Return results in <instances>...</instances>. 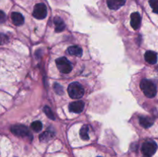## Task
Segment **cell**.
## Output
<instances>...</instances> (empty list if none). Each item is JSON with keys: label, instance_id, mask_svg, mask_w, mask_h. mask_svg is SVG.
<instances>
[{"label": "cell", "instance_id": "20", "mask_svg": "<svg viewBox=\"0 0 158 157\" xmlns=\"http://www.w3.org/2000/svg\"><path fill=\"white\" fill-rule=\"evenodd\" d=\"M8 41H9V38L7 37V35L3 33H0V45L7 43Z\"/></svg>", "mask_w": 158, "mask_h": 157}, {"label": "cell", "instance_id": "9", "mask_svg": "<svg viewBox=\"0 0 158 157\" xmlns=\"http://www.w3.org/2000/svg\"><path fill=\"white\" fill-rule=\"evenodd\" d=\"M107 6L112 10H117L123 6L126 0H107Z\"/></svg>", "mask_w": 158, "mask_h": 157}, {"label": "cell", "instance_id": "15", "mask_svg": "<svg viewBox=\"0 0 158 157\" xmlns=\"http://www.w3.org/2000/svg\"><path fill=\"white\" fill-rule=\"evenodd\" d=\"M53 136L54 134L52 132L46 131V132H44L42 135H40V140L41 142H44L45 143V142H48L50 139H52Z\"/></svg>", "mask_w": 158, "mask_h": 157}, {"label": "cell", "instance_id": "18", "mask_svg": "<svg viewBox=\"0 0 158 157\" xmlns=\"http://www.w3.org/2000/svg\"><path fill=\"white\" fill-rule=\"evenodd\" d=\"M149 3L152 8L153 12L158 13V0H149Z\"/></svg>", "mask_w": 158, "mask_h": 157}, {"label": "cell", "instance_id": "7", "mask_svg": "<svg viewBox=\"0 0 158 157\" xmlns=\"http://www.w3.org/2000/svg\"><path fill=\"white\" fill-rule=\"evenodd\" d=\"M84 103L82 101H77L71 103L69 105V110L74 113H80L84 109Z\"/></svg>", "mask_w": 158, "mask_h": 157}, {"label": "cell", "instance_id": "4", "mask_svg": "<svg viewBox=\"0 0 158 157\" xmlns=\"http://www.w3.org/2000/svg\"><path fill=\"white\" fill-rule=\"evenodd\" d=\"M157 149V143H156L155 142L152 141V140H149V141L145 142L141 148L142 152H143V155L147 157L152 156V155L156 152Z\"/></svg>", "mask_w": 158, "mask_h": 157}, {"label": "cell", "instance_id": "6", "mask_svg": "<svg viewBox=\"0 0 158 157\" xmlns=\"http://www.w3.org/2000/svg\"><path fill=\"white\" fill-rule=\"evenodd\" d=\"M11 132L15 135L21 137L31 136V132L26 126L23 125H14L11 127Z\"/></svg>", "mask_w": 158, "mask_h": 157}, {"label": "cell", "instance_id": "14", "mask_svg": "<svg viewBox=\"0 0 158 157\" xmlns=\"http://www.w3.org/2000/svg\"><path fill=\"white\" fill-rule=\"evenodd\" d=\"M140 124L143 128H149L154 124V120L148 116H141L140 118Z\"/></svg>", "mask_w": 158, "mask_h": 157}, {"label": "cell", "instance_id": "17", "mask_svg": "<svg viewBox=\"0 0 158 157\" xmlns=\"http://www.w3.org/2000/svg\"><path fill=\"white\" fill-rule=\"evenodd\" d=\"M31 128L35 132H40L42 130V128H43V124L40 121H35L31 124Z\"/></svg>", "mask_w": 158, "mask_h": 157}, {"label": "cell", "instance_id": "5", "mask_svg": "<svg viewBox=\"0 0 158 157\" xmlns=\"http://www.w3.org/2000/svg\"><path fill=\"white\" fill-rule=\"evenodd\" d=\"M32 15L37 19H43L47 15V8L43 3H38L35 6Z\"/></svg>", "mask_w": 158, "mask_h": 157}, {"label": "cell", "instance_id": "3", "mask_svg": "<svg viewBox=\"0 0 158 157\" xmlns=\"http://www.w3.org/2000/svg\"><path fill=\"white\" fill-rule=\"evenodd\" d=\"M56 64L59 70L63 73H69L73 69V66L70 62L66 57H61L56 60Z\"/></svg>", "mask_w": 158, "mask_h": 157}, {"label": "cell", "instance_id": "10", "mask_svg": "<svg viewBox=\"0 0 158 157\" xmlns=\"http://www.w3.org/2000/svg\"><path fill=\"white\" fill-rule=\"evenodd\" d=\"M11 18L15 26H22L24 23V18L19 12H12L11 15Z\"/></svg>", "mask_w": 158, "mask_h": 157}, {"label": "cell", "instance_id": "19", "mask_svg": "<svg viewBox=\"0 0 158 157\" xmlns=\"http://www.w3.org/2000/svg\"><path fill=\"white\" fill-rule=\"evenodd\" d=\"M44 112L46 113V115H47L48 118H49L50 119L54 120L55 119V116H54L53 112H52V110L50 109V108L48 107V106H45L44 107Z\"/></svg>", "mask_w": 158, "mask_h": 157}, {"label": "cell", "instance_id": "8", "mask_svg": "<svg viewBox=\"0 0 158 157\" xmlns=\"http://www.w3.org/2000/svg\"><path fill=\"white\" fill-rule=\"evenodd\" d=\"M140 22H141V17L138 12H134L131 14V25L133 29L135 30L138 29L140 26Z\"/></svg>", "mask_w": 158, "mask_h": 157}, {"label": "cell", "instance_id": "21", "mask_svg": "<svg viewBox=\"0 0 158 157\" xmlns=\"http://www.w3.org/2000/svg\"><path fill=\"white\" fill-rule=\"evenodd\" d=\"M53 88H54V89H55L56 92V93L60 94H60L63 93V87H62L60 84H58V83H55V84H54Z\"/></svg>", "mask_w": 158, "mask_h": 157}, {"label": "cell", "instance_id": "16", "mask_svg": "<svg viewBox=\"0 0 158 157\" xmlns=\"http://www.w3.org/2000/svg\"><path fill=\"white\" fill-rule=\"evenodd\" d=\"M88 131H89V126L87 125L83 126L80 129V135L81 139H83V140H88L89 139V135H88Z\"/></svg>", "mask_w": 158, "mask_h": 157}, {"label": "cell", "instance_id": "11", "mask_svg": "<svg viewBox=\"0 0 158 157\" xmlns=\"http://www.w3.org/2000/svg\"><path fill=\"white\" fill-rule=\"evenodd\" d=\"M145 60L148 62L149 64L154 65L157 62V55L156 52H153V51H148L146 52L144 55Z\"/></svg>", "mask_w": 158, "mask_h": 157}, {"label": "cell", "instance_id": "13", "mask_svg": "<svg viewBox=\"0 0 158 157\" xmlns=\"http://www.w3.org/2000/svg\"><path fill=\"white\" fill-rule=\"evenodd\" d=\"M67 52L69 55H76V56L80 57L83 55V49L78 46H69L67 49Z\"/></svg>", "mask_w": 158, "mask_h": 157}, {"label": "cell", "instance_id": "22", "mask_svg": "<svg viewBox=\"0 0 158 157\" xmlns=\"http://www.w3.org/2000/svg\"><path fill=\"white\" fill-rule=\"evenodd\" d=\"M6 14L2 12V11L0 10V23H2L6 21Z\"/></svg>", "mask_w": 158, "mask_h": 157}, {"label": "cell", "instance_id": "2", "mask_svg": "<svg viewBox=\"0 0 158 157\" xmlns=\"http://www.w3.org/2000/svg\"><path fill=\"white\" fill-rule=\"evenodd\" d=\"M68 94L72 99H80L84 95V89L78 83H72L68 86Z\"/></svg>", "mask_w": 158, "mask_h": 157}, {"label": "cell", "instance_id": "12", "mask_svg": "<svg viewBox=\"0 0 158 157\" xmlns=\"http://www.w3.org/2000/svg\"><path fill=\"white\" fill-rule=\"evenodd\" d=\"M54 24H55L56 32H63L66 28V25H65L63 20L58 16L54 18Z\"/></svg>", "mask_w": 158, "mask_h": 157}, {"label": "cell", "instance_id": "1", "mask_svg": "<svg viewBox=\"0 0 158 157\" xmlns=\"http://www.w3.org/2000/svg\"><path fill=\"white\" fill-rule=\"evenodd\" d=\"M140 89L148 98H154L157 94V87L151 80L143 78L140 82Z\"/></svg>", "mask_w": 158, "mask_h": 157}]
</instances>
